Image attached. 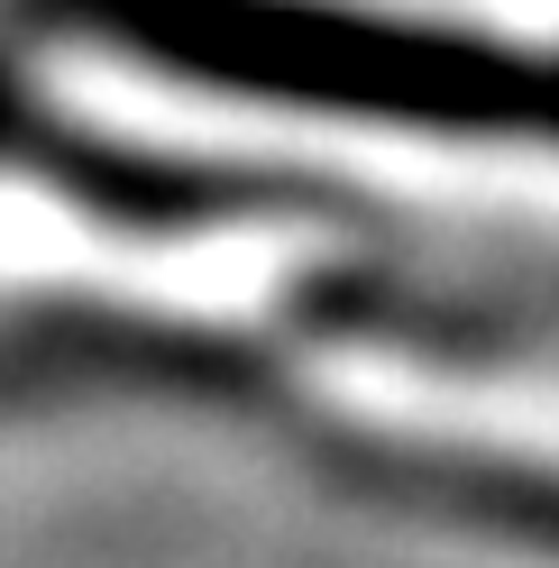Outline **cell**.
Here are the masks:
<instances>
[{
    "label": "cell",
    "mask_w": 559,
    "mask_h": 568,
    "mask_svg": "<svg viewBox=\"0 0 559 568\" xmlns=\"http://www.w3.org/2000/svg\"><path fill=\"white\" fill-rule=\"evenodd\" d=\"M386 486H413L449 514H477L486 531H522V541L559 550V477H514V468H386Z\"/></svg>",
    "instance_id": "cell-2"
},
{
    "label": "cell",
    "mask_w": 559,
    "mask_h": 568,
    "mask_svg": "<svg viewBox=\"0 0 559 568\" xmlns=\"http://www.w3.org/2000/svg\"><path fill=\"white\" fill-rule=\"evenodd\" d=\"M83 19L184 64V74H212L266 101L413 120V129L559 138L550 55H505L477 38H431V28H376V19L303 10V0H83Z\"/></svg>",
    "instance_id": "cell-1"
}]
</instances>
